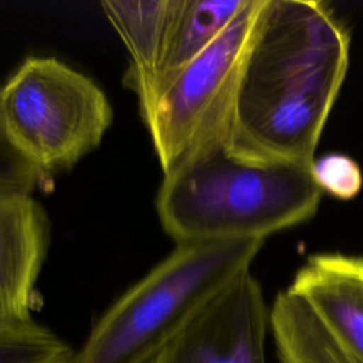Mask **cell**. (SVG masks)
Segmentation results:
<instances>
[{
  "label": "cell",
  "instance_id": "obj_7",
  "mask_svg": "<svg viewBox=\"0 0 363 363\" xmlns=\"http://www.w3.org/2000/svg\"><path fill=\"white\" fill-rule=\"evenodd\" d=\"M286 289L306 303L345 352L363 363V257L312 254Z\"/></svg>",
  "mask_w": 363,
  "mask_h": 363
},
{
  "label": "cell",
  "instance_id": "obj_9",
  "mask_svg": "<svg viewBox=\"0 0 363 363\" xmlns=\"http://www.w3.org/2000/svg\"><path fill=\"white\" fill-rule=\"evenodd\" d=\"M177 0H104L101 7L122 38L129 64L123 84L138 96L155 78Z\"/></svg>",
  "mask_w": 363,
  "mask_h": 363
},
{
  "label": "cell",
  "instance_id": "obj_14",
  "mask_svg": "<svg viewBox=\"0 0 363 363\" xmlns=\"http://www.w3.org/2000/svg\"><path fill=\"white\" fill-rule=\"evenodd\" d=\"M309 172L319 190L337 200H352L363 187V173L359 163L345 153L316 156Z\"/></svg>",
  "mask_w": 363,
  "mask_h": 363
},
{
  "label": "cell",
  "instance_id": "obj_13",
  "mask_svg": "<svg viewBox=\"0 0 363 363\" xmlns=\"http://www.w3.org/2000/svg\"><path fill=\"white\" fill-rule=\"evenodd\" d=\"M54 177L37 167L10 136L0 109V197L33 196L34 191L48 193Z\"/></svg>",
  "mask_w": 363,
  "mask_h": 363
},
{
  "label": "cell",
  "instance_id": "obj_8",
  "mask_svg": "<svg viewBox=\"0 0 363 363\" xmlns=\"http://www.w3.org/2000/svg\"><path fill=\"white\" fill-rule=\"evenodd\" d=\"M50 220L33 196L0 197V313L31 320L41 308L37 281L48 251Z\"/></svg>",
  "mask_w": 363,
  "mask_h": 363
},
{
  "label": "cell",
  "instance_id": "obj_6",
  "mask_svg": "<svg viewBox=\"0 0 363 363\" xmlns=\"http://www.w3.org/2000/svg\"><path fill=\"white\" fill-rule=\"evenodd\" d=\"M268 323L262 289L247 271L211 298L149 363H267Z\"/></svg>",
  "mask_w": 363,
  "mask_h": 363
},
{
  "label": "cell",
  "instance_id": "obj_1",
  "mask_svg": "<svg viewBox=\"0 0 363 363\" xmlns=\"http://www.w3.org/2000/svg\"><path fill=\"white\" fill-rule=\"evenodd\" d=\"M350 34L328 3L264 0L235 96L227 150L309 169L342 89Z\"/></svg>",
  "mask_w": 363,
  "mask_h": 363
},
{
  "label": "cell",
  "instance_id": "obj_12",
  "mask_svg": "<svg viewBox=\"0 0 363 363\" xmlns=\"http://www.w3.org/2000/svg\"><path fill=\"white\" fill-rule=\"evenodd\" d=\"M75 350L48 328L0 313V363H72Z\"/></svg>",
  "mask_w": 363,
  "mask_h": 363
},
{
  "label": "cell",
  "instance_id": "obj_4",
  "mask_svg": "<svg viewBox=\"0 0 363 363\" xmlns=\"http://www.w3.org/2000/svg\"><path fill=\"white\" fill-rule=\"evenodd\" d=\"M262 4L264 0H248L203 52L138 102L163 173L204 146L227 145Z\"/></svg>",
  "mask_w": 363,
  "mask_h": 363
},
{
  "label": "cell",
  "instance_id": "obj_11",
  "mask_svg": "<svg viewBox=\"0 0 363 363\" xmlns=\"http://www.w3.org/2000/svg\"><path fill=\"white\" fill-rule=\"evenodd\" d=\"M269 325L281 363H357L288 289L277 295Z\"/></svg>",
  "mask_w": 363,
  "mask_h": 363
},
{
  "label": "cell",
  "instance_id": "obj_10",
  "mask_svg": "<svg viewBox=\"0 0 363 363\" xmlns=\"http://www.w3.org/2000/svg\"><path fill=\"white\" fill-rule=\"evenodd\" d=\"M248 0H177L164 50L152 82L138 102L203 52L240 14Z\"/></svg>",
  "mask_w": 363,
  "mask_h": 363
},
{
  "label": "cell",
  "instance_id": "obj_5",
  "mask_svg": "<svg viewBox=\"0 0 363 363\" xmlns=\"http://www.w3.org/2000/svg\"><path fill=\"white\" fill-rule=\"evenodd\" d=\"M6 128L20 150L52 176L92 152L113 109L101 86L55 57H28L0 88Z\"/></svg>",
  "mask_w": 363,
  "mask_h": 363
},
{
  "label": "cell",
  "instance_id": "obj_3",
  "mask_svg": "<svg viewBox=\"0 0 363 363\" xmlns=\"http://www.w3.org/2000/svg\"><path fill=\"white\" fill-rule=\"evenodd\" d=\"M264 241L176 244L94 323L72 363H149L211 298L250 271Z\"/></svg>",
  "mask_w": 363,
  "mask_h": 363
},
{
  "label": "cell",
  "instance_id": "obj_2",
  "mask_svg": "<svg viewBox=\"0 0 363 363\" xmlns=\"http://www.w3.org/2000/svg\"><path fill=\"white\" fill-rule=\"evenodd\" d=\"M322 191L309 169L259 166L204 146L163 173L156 211L176 244L262 238L312 218Z\"/></svg>",
  "mask_w": 363,
  "mask_h": 363
}]
</instances>
